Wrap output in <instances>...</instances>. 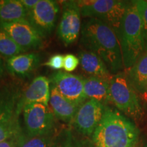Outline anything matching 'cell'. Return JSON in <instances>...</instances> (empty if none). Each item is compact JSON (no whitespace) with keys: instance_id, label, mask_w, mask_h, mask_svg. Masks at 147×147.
<instances>
[{"instance_id":"1","label":"cell","mask_w":147,"mask_h":147,"mask_svg":"<svg viewBox=\"0 0 147 147\" xmlns=\"http://www.w3.org/2000/svg\"><path fill=\"white\" fill-rule=\"evenodd\" d=\"M80 42L87 51L104 61L110 72L117 74L125 67L118 36L104 22L95 18H89L84 22Z\"/></svg>"},{"instance_id":"2","label":"cell","mask_w":147,"mask_h":147,"mask_svg":"<svg viewBox=\"0 0 147 147\" xmlns=\"http://www.w3.org/2000/svg\"><path fill=\"white\" fill-rule=\"evenodd\" d=\"M137 127L117 110L105 108L93 134L95 147H133L139 141Z\"/></svg>"},{"instance_id":"3","label":"cell","mask_w":147,"mask_h":147,"mask_svg":"<svg viewBox=\"0 0 147 147\" xmlns=\"http://www.w3.org/2000/svg\"><path fill=\"white\" fill-rule=\"evenodd\" d=\"M117 35L124 67L127 69L145 52L142 19L134 1L129 2Z\"/></svg>"},{"instance_id":"4","label":"cell","mask_w":147,"mask_h":147,"mask_svg":"<svg viewBox=\"0 0 147 147\" xmlns=\"http://www.w3.org/2000/svg\"><path fill=\"white\" fill-rule=\"evenodd\" d=\"M84 17L95 18L110 26L117 34L130 1L119 0L76 1Z\"/></svg>"},{"instance_id":"5","label":"cell","mask_w":147,"mask_h":147,"mask_svg":"<svg viewBox=\"0 0 147 147\" xmlns=\"http://www.w3.org/2000/svg\"><path fill=\"white\" fill-rule=\"evenodd\" d=\"M110 102L127 116L135 120L142 117L143 110L138 97L125 74L114 75L110 81Z\"/></svg>"},{"instance_id":"6","label":"cell","mask_w":147,"mask_h":147,"mask_svg":"<svg viewBox=\"0 0 147 147\" xmlns=\"http://www.w3.org/2000/svg\"><path fill=\"white\" fill-rule=\"evenodd\" d=\"M20 96L17 90L12 87L0 91V142L16 138L21 134L16 111Z\"/></svg>"},{"instance_id":"7","label":"cell","mask_w":147,"mask_h":147,"mask_svg":"<svg viewBox=\"0 0 147 147\" xmlns=\"http://www.w3.org/2000/svg\"><path fill=\"white\" fill-rule=\"evenodd\" d=\"M22 112L27 136H47L53 131L55 116L49 106L34 103L25 106Z\"/></svg>"},{"instance_id":"8","label":"cell","mask_w":147,"mask_h":147,"mask_svg":"<svg viewBox=\"0 0 147 147\" xmlns=\"http://www.w3.org/2000/svg\"><path fill=\"white\" fill-rule=\"evenodd\" d=\"M0 27L24 50L36 49L42 45L44 38L27 19L0 21Z\"/></svg>"},{"instance_id":"9","label":"cell","mask_w":147,"mask_h":147,"mask_svg":"<svg viewBox=\"0 0 147 147\" xmlns=\"http://www.w3.org/2000/svg\"><path fill=\"white\" fill-rule=\"evenodd\" d=\"M105 106L89 99L79 106L73 123L76 129L84 136L93 135L104 115Z\"/></svg>"},{"instance_id":"10","label":"cell","mask_w":147,"mask_h":147,"mask_svg":"<svg viewBox=\"0 0 147 147\" xmlns=\"http://www.w3.org/2000/svg\"><path fill=\"white\" fill-rule=\"evenodd\" d=\"M53 86L62 96L80 106L87 100L84 91V78L82 76L59 71L51 77Z\"/></svg>"},{"instance_id":"11","label":"cell","mask_w":147,"mask_h":147,"mask_svg":"<svg viewBox=\"0 0 147 147\" xmlns=\"http://www.w3.org/2000/svg\"><path fill=\"white\" fill-rule=\"evenodd\" d=\"M59 12L58 3L52 0H39L28 13L27 19L43 38L51 34Z\"/></svg>"},{"instance_id":"12","label":"cell","mask_w":147,"mask_h":147,"mask_svg":"<svg viewBox=\"0 0 147 147\" xmlns=\"http://www.w3.org/2000/svg\"><path fill=\"white\" fill-rule=\"evenodd\" d=\"M63 8L57 34L64 45L68 46L78 39L81 28V14L76 1H64Z\"/></svg>"},{"instance_id":"13","label":"cell","mask_w":147,"mask_h":147,"mask_svg":"<svg viewBox=\"0 0 147 147\" xmlns=\"http://www.w3.org/2000/svg\"><path fill=\"white\" fill-rule=\"evenodd\" d=\"M50 96L51 89L49 79L42 76L36 77L24 91L23 95L20 96L16 106L17 114L19 115L23 108L31 104L40 103L49 106Z\"/></svg>"},{"instance_id":"14","label":"cell","mask_w":147,"mask_h":147,"mask_svg":"<svg viewBox=\"0 0 147 147\" xmlns=\"http://www.w3.org/2000/svg\"><path fill=\"white\" fill-rule=\"evenodd\" d=\"M78 59L82 70L90 76L97 77L110 81L114 75L100 57L89 51H82L79 53Z\"/></svg>"},{"instance_id":"15","label":"cell","mask_w":147,"mask_h":147,"mask_svg":"<svg viewBox=\"0 0 147 147\" xmlns=\"http://www.w3.org/2000/svg\"><path fill=\"white\" fill-rule=\"evenodd\" d=\"M40 57L37 53L18 55L8 58L6 67L13 76L25 77L30 74L40 63Z\"/></svg>"},{"instance_id":"16","label":"cell","mask_w":147,"mask_h":147,"mask_svg":"<svg viewBox=\"0 0 147 147\" xmlns=\"http://www.w3.org/2000/svg\"><path fill=\"white\" fill-rule=\"evenodd\" d=\"M49 103L57 118L66 123H71L74 121L79 106L62 96L54 86H52L51 89Z\"/></svg>"},{"instance_id":"17","label":"cell","mask_w":147,"mask_h":147,"mask_svg":"<svg viewBox=\"0 0 147 147\" xmlns=\"http://www.w3.org/2000/svg\"><path fill=\"white\" fill-rule=\"evenodd\" d=\"M125 74L129 82L136 91L140 93L147 92V51L127 69Z\"/></svg>"},{"instance_id":"18","label":"cell","mask_w":147,"mask_h":147,"mask_svg":"<svg viewBox=\"0 0 147 147\" xmlns=\"http://www.w3.org/2000/svg\"><path fill=\"white\" fill-rule=\"evenodd\" d=\"M84 91L88 99H93L105 104L110 102V81L97 77L84 78Z\"/></svg>"},{"instance_id":"19","label":"cell","mask_w":147,"mask_h":147,"mask_svg":"<svg viewBox=\"0 0 147 147\" xmlns=\"http://www.w3.org/2000/svg\"><path fill=\"white\" fill-rule=\"evenodd\" d=\"M28 12L20 0L0 1V21L13 22L27 19Z\"/></svg>"},{"instance_id":"20","label":"cell","mask_w":147,"mask_h":147,"mask_svg":"<svg viewBox=\"0 0 147 147\" xmlns=\"http://www.w3.org/2000/svg\"><path fill=\"white\" fill-rule=\"evenodd\" d=\"M26 51L19 47L12 38L0 27V54L10 58Z\"/></svg>"},{"instance_id":"21","label":"cell","mask_w":147,"mask_h":147,"mask_svg":"<svg viewBox=\"0 0 147 147\" xmlns=\"http://www.w3.org/2000/svg\"><path fill=\"white\" fill-rule=\"evenodd\" d=\"M16 147H51L52 145L49 136L29 137L21 134L16 139Z\"/></svg>"},{"instance_id":"22","label":"cell","mask_w":147,"mask_h":147,"mask_svg":"<svg viewBox=\"0 0 147 147\" xmlns=\"http://www.w3.org/2000/svg\"><path fill=\"white\" fill-rule=\"evenodd\" d=\"M138 10L140 14L142 23L143 35L144 40V49L147 51V1L144 0H136L134 1Z\"/></svg>"},{"instance_id":"23","label":"cell","mask_w":147,"mask_h":147,"mask_svg":"<svg viewBox=\"0 0 147 147\" xmlns=\"http://www.w3.org/2000/svg\"><path fill=\"white\" fill-rule=\"evenodd\" d=\"M79 63H80L79 59L75 55L68 54L64 56L63 68L67 72L75 70Z\"/></svg>"},{"instance_id":"24","label":"cell","mask_w":147,"mask_h":147,"mask_svg":"<svg viewBox=\"0 0 147 147\" xmlns=\"http://www.w3.org/2000/svg\"><path fill=\"white\" fill-rule=\"evenodd\" d=\"M57 147H91V146L84 141L76 139L68 133L65 140Z\"/></svg>"},{"instance_id":"25","label":"cell","mask_w":147,"mask_h":147,"mask_svg":"<svg viewBox=\"0 0 147 147\" xmlns=\"http://www.w3.org/2000/svg\"><path fill=\"white\" fill-rule=\"evenodd\" d=\"M63 63L64 56L61 55H55L51 57L45 65L51 69H61L63 67Z\"/></svg>"},{"instance_id":"26","label":"cell","mask_w":147,"mask_h":147,"mask_svg":"<svg viewBox=\"0 0 147 147\" xmlns=\"http://www.w3.org/2000/svg\"><path fill=\"white\" fill-rule=\"evenodd\" d=\"M20 1L27 10L28 13L35 8V6L39 2V0H20Z\"/></svg>"},{"instance_id":"27","label":"cell","mask_w":147,"mask_h":147,"mask_svg":"<svg viewBox=\"0 0 147 147\" xmlns=\"http://www.w3.org/2000/svg\"><path fill=\"white\" fill-rule=\"evenodd\" d=\"M16 139H10L0 142V147H16Z\"/></svg>"},{"instance_id":"28","label":"cell","mask_w":147,"mask_h":147,"mask_svg":"<svg viewBox=\"0 0 147 147\" xmlns=\"http://www.w3.org/2000/svg\"><path fill=\"white\" fill-rule=\"evenodd\" d=\"M3 71H4V68H3V64L2 62V60L0 58V76L3 75Z\"/></svg>"},{"instance_id":"29","label":"cell","mask_w":147,"mask_h":147,"mask_svg":"<svg viewBox=\"0 0 147 147\" xmlns=\"http://www.w3.org/2000/svg\"><path fill=\"white\" fill-rule=\"evenodd\" d=\"M133 147H144V146H142V142H140V141H138V142L136 144L134 145Z\"/></svg>"},{"instance_id":"30","label":"cell","mask_w":147,"mask_h":147,"mask_svg":"<svg viewBox=\"0 0 147 147\" xmlns=\"http://www.w3.org/2000/svg\"><path fill=\"white\" fill-rule=\"evenodd\" d=\"M144 147H147V144H145V145H144Z\"/></svg>"}]
</instances>
